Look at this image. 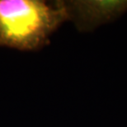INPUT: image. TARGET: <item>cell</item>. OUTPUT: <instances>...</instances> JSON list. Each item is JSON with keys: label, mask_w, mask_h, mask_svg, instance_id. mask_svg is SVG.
I'll list each match as a JSON object with an SVG mask.
<instances>
[{"label": "cell", "mask_w": 127, "mask_h": 127, "mask_svg": "<svg viewBox=\"0 0 127 127\" xmlns=\"http://www.w3.org/2000/svg\"><path fill=\"white\" fill-rule=\"evenodd\" d=\"M66 21L64 1L0 0V46L39 50Z\"/></svg>", "instance_id": "6da1fadb"}, {"label": "cell", "mask_w": 127, "mask_h": 127, "mask_svg": "<svg viewBox=\"0 0 127 127\" xmlns=\"http://www.w3.org/2000/svg\"><path fill=\"white\" fill-rule=\"evenodd\" d=\"M64 2L68 21H72L81 32L94 31L127 12V0H71Z\"/></svg>", "instance_id": "7a4b0ae2"}]
</instances>
